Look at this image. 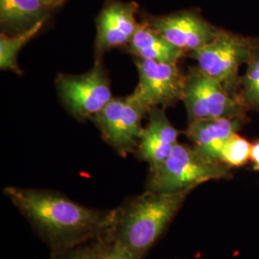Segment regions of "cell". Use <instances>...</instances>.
<instances>
[{
	"instance_id": "1",
	"label": "cell",
	"mask_w": 259,
	"mask_h": 259,
	"mask_svg": "<svg viewBox=\"0 0 259 259\" xmlns=\"http://www.w3.org/2000/svg\"><path fill=\"white\" fill-rule=\"evenodd\" d=\"M3 192L59 255L113 231L120 212L90 208L46 189L7 186Z\"/></svg>"
},
{
	"instance_id": "2",
	"label": "cell",
	"mask_w": 259,
	"mask_h": 259,
	"mask_svg": "<svg viewBox=\"0 0 259 259\" xmlns=\"http://www.w3.org/2000/svg\"><path fill=\"white\" fill-rule=\"evenodd\" d=\"M189 192L147 191L119 212L112 235L138 258H142L165 230Z\"/></svg>"
},
{
	"instance_id": "3",
	"label": "cell",
	"mask_w": 259,
	"mask_h": 259,
	"mask_svg": "<svg viewBox=\"0 0 259 259\" xmlns=\"http://www.w3.org/2000/svg\"><path fill=\"white\" fill-rule=\"evenodd\" d=\"M230 175L227 164L206 158L194 147L178 143L165 161L150 170L147 188L157 193L190 191L201 184Z\"/></svg>"
},
{
	"instance_id": "4",
	"label": "cell",
	"mask_w": 259,
	"mask_h": 259,
	"mask_svg": "<svg viewBox=\"0 0 259 259\" xmlns=\"http://www.w3.org/2000/svg\"><path fill=\"white\" fill-rule=\"evenodd\" d=\"M255 41L220 29L212 40L189 55L203 72L221 83L231 94L239 97V67L248 63Z\"/></svg>"
},
{
	"instance_id": "5",
	"label": "cell",
	"mask_w": 259,
	"mask_h": 259,
	"mask_svg": "<svg viewBox=\"0 0 259 259\" xmlns=\"http://www.w3.org/2000/svg\"><path fill=\"white\" fill-rule=\"evenodd\" d=\"M150 111L136 92L113 97L107 106L91 118L102 138L121 156L138 150L144 127L142 120Z\"/></svg>"
},
{
	"instance_id": "6",
	"label": "cell",
	"mask_w": 259,
	"mask_h": 259,
	"mask_svg": "<svg viewBox=\"0 0 259 259\" xmlns=\"http://www.w3.org/2000/svg\"><path fill=\"white\" fill-rule=\"evenodd\" d=\"M182 101L188 121L215 118H246L249 111L240 98L229 93L221 83L198 66L185 74Z\"/></svg>"
},
{
	"instance_id": "7",
	"label": "cell",
	"mask_w": 259,
	"mask_h": 259,
	"mask_svg": "<svg viewBox=\"0 0 259 259\" xmlns=\"http://www.w3.org/2000/svg\"><path fill=\"white\" fill-rule=\"evenodd\" d=\"M57 89L62 101L76 118L91 119L113 98L111 83L100 59L82 75L60 74Z\"/></svg>"
},
{
	"instance_id": "8",
	"label": "cell",
	"mask_w": 259,
	"mask_h": 259,
	"mask_svg": "<svg viewBox=\"0 0 259 259\" xmlns=\"http://www.w3.org/2000/svg\"><path fill=\"white\" fill-rule=\"evenodd\" d=\"M139 82L135 92L151 110L174 106L183 98L185 74L178 65L136 58Z\"/></svg>"
},
{
	"instance_id": "9",
	"label": "cell",
	"mask_w": 259,
	"mask_h": 259,
	"mask_svg": "<svg viewBox=\"0 0 259 259\" xmlns=\"http://www.w3.org/2000/svg\"><path fill=\"white\" fill-rule=\"evenodd\" d=\"M145 21L186 54L208 44L220 31L194 11L151 17Z\"/></svg>"
},
{
	"instance_id": "10",
	"label": "cell",
	"mask_w": 259,
	"mask_h": 259,
	"mask_svg": "<svg viewBox=\"0 0 259 259\" xmlns=\"http://www.w3.org/2000/svg\"><path fill=\"white\" fill-rule=\"evenodd\" d=\"M139 4L135 1L108 0L96 19L95 54L97 59L113 48L129 46L140 22L137 20Z\"/></svg>"
},
{
	"instance_id": "11",
	"label": "cell",
	"mask_w": 259,
	"mask_h": 259,
	"mask_svg": "<svg viewBox=\"0 0 259 259\" xmlns=\"http://www.w3.org/2000/svg\"><path fill=\"white\" fill-rule=\"evenodd\" d=\"M179 135L180 132L167 118L164 109L152 108L149 111L148 122L137 151L139 157L148 162L150 170L159 166L172 154Z\"/></svg>"
},
{
	"instance_id": "12",
	"label": "cell",
	"mask_w": 259,
	"mask_h": 259,
	"mask_svg": "<svg viewBox=\"0 0 259 259\" xmlns=\"http://www.w3.org/2000/svg\"><path fill=\"white\" fill-rule=\"evenodd\" d=\"M245 119L215 118L189 121L185 134L199 153L212 161L222 162L223 146L243 126Z\"/></svg>"
},
{
	"instance_id": "13",
	"label": "cell",
	"mask_w": 259,
	"mask_h": 259,
	"mask_svg": "<svg viewBox=\"0 0 259 259\" xmlns=\"http://www.w3.org/2000/svg\"><path fill=\"white\" fill-rule=\"evenodd\" d=\"M126 51L138 59H145L160 63H178L186 55L180 48L173 46L165 37L151 27L144 20L132 38Z\"/></svg>"
},
{
	"instance_id": "14",
	"label": "cell",
	"mask_w": 259,
	"mask_h": 259,
	"mask_svg": "<svg viewBox=\"0 0 259 259\" xmlns=\"http://www.w3.org/2000/svg\"><path fill=\"white\" fill-rule=\"evenodd\" d=\"M52 9L44 0H0V23L4 33L26 31L48 19Z\"/></svg>"
},
{
	"instance_id": "15",
	"label": "cell",
	"mask_w": 259,
	"mask_h": 259,
	"mask_svg": "<svg viewBox=\"0 0 259 259\" xmlns=\"http://www.w3.org/2000/svg\"><path fill=\"white\" fill-rule=\"evenodd\" d=\"M47 19L39 21L33 27L26 31L9 36L6 33L0 35V68L2 70H11L17 74H21L22 71L18 64L19 51L32 38L36 37L37 33L42 29Z\"/></svg>"
},
{
	"instance_id": "16",
	"label": "cell",
	"mask_w": 259,
	"mask_h": 259,
	"mask_svg": "<svg viewBox=\"0 0 259 259\" xmlns=\"http://www.w3.org/2000/svg\"><path fill=\"white\" fill-rule=\"evenodd\" d=\"M238 95L249 111L259 113V40L252 47L246 73L241 78Z\"/></svg>"
},
{
	"instance_id": "17",
	"label": "cell",
	"mask_w": 259,
	"mask_h": 259,
	"mask_svg": "<svg viewBox=\"0 0 259 259\" xmlns=\"http://www.w3.org/2000/svg\"><path fill=\"white\" fill-rule=\"evenodd\" d=\"M251 147L247 139L235 133L223 146L221 161L228 166H243L250 158Z\"/></svg>"
},
{
	"instance_id": "18",
	"label": "cell",
	"mask_w": 259,
	"mask_h": 259,
	"mask_svg": "<svg viewBox=\"0 0 259 259\" xmlns=\"http://www.w3.org/2000/svg\"><path fill=\"white\" fill-rule=\"evenodd\" d=\"M98 259H139L112 235L111 240L101 242Z\"/></svg>"
},
{
	"instance_id": "19",
	"label": "cell",
	"mask_w": 259,
	"mask_h": 259,
	"mask_svg": "<svg viewBox=\"0 0 259 259\" xmlns=\"http://www.w3.org/2000/svg\"><path fill=\"white\" fill-rule=\"evenodd\" d=\"M100 243L94 245H85L68 250L59 259H98Z\"/></svg>"
},
{
	"instance_id": "20",
	"label": "cell",
	"mask_w": 259,
	"mask_h": 259,
	"mask_svg": "<svg viewBox=\"0 0 259 259\" xmlns=\"http://www.w3.org/2000/svg\"><path fill=\"white\" fill-rule=\"evenodd\" d=\"M250 159L253 161V169L259 171V141L254 143L251 147Z\"/></svg>"
},
{
	"instance_id": "21",
	"label": "cell",
	"mask_w": 259,
	"mask_h": 259,
	"mask_svg": "<svg viewBox=\"0 0 259 259\" xmlns=\"http://www.w3.org/2000/svg\"><path fill=\"white\" fill-rule=\"evenodd\" d=\"M44 1H45V3H47V5L49 7H51L52 9L60 6V5H62L65 2V0H44Z\"/></svg>"
}]
</instances>
